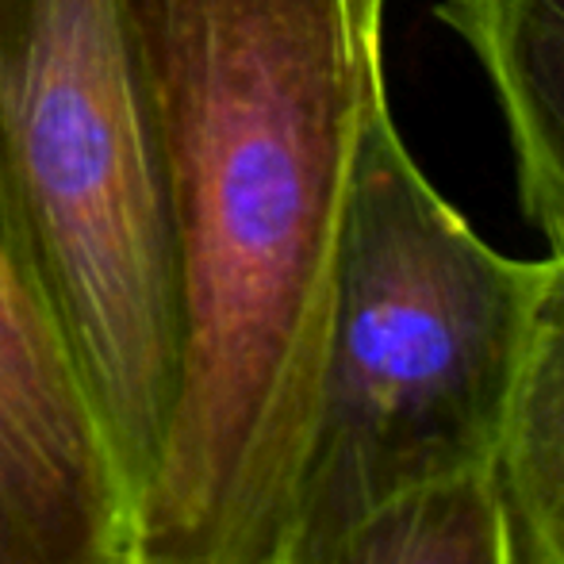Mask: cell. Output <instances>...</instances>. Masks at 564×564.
Wrapping results in <instances>:
<instances>
[{
	"label": "cell",
	"instance_id": "cell-6",
	"mask_svg": "<svg viewBox=\"0 0 564 564\" xmlns=\"http://www.w3.org/2000/svg\"><path fill=\"white\" fill-rule=\"evenodd\" d=\"M496 491L519 564H564V253L542 261L496 453Z\"/></svg>",
	"mask_w": 564,
	"mask_h": 564
},
{
	"label": "cell",
	"instance_id": "cell-8",
	"mask_svg": "<svg viewBox=\"0 0 564 564\" xmlns=\"http://www.w3.org/2000/svg\"><path fill=\"white\" fill-rule=\"evenodd\" d=\"M365 8H369V12H377L380 15V8H384V0H361Z\"/></svg>",
	"mask_w": 564,
	"mask_h": 564
},
{
	"label": "cell",
	"instance_id": "cell-5",
	"mask_svg": "<svg viewBox=\"0 0 564 564\" xmlns=\"http://www.w3.org/2000/svg\"><path fill=\"white\" fill-rule=\"evenodd\" d=\"M503 112L527 219L564 253V0H442Z\"/></svg>",
	"mask_w": 564,
	"mask_h": 564
},
{
	"label": "cell",
	"instance_id": "cell-7",
	"mask_svg": "<svg viewBox=\"0 0 564 564\" xmlns=\"http://www.w3.org/2000/svg\"><path fill=\"white\" fill-rule=\"evenodd\" d=\"M273 564H519L496 473L408 491L319 534H292Z\"/></svg>",
	"mask_w": 564,
	"mask_h": 564
},
{
	"label": "cell",
	"instance_id": "cell-4",
	"mask_svg": "<svg viewBox=\"0 0 564 564\" xmlns=\"http://www.w3.org/2000/svg\"><path fill=\"white\" fill-rule=\"evenodd\" d=\"M139 499L0 216V564H134Z\"/></svg>",
	"mask_w": 564,
	"mask_h": 564
},
{
	"label": "cell",
	"instance_id": "cell-1",
	"mask_svg": "<svg viewBox=\"0 0 564 564\" xmlns=\"http://www.w3.org/2000/svg\"><path fill=\"white\" fill-rule=\"evenodd\" d=\"M177 258V395L134 564H273L319 408L338 235L384 93L361 0H119Z\"/></svg>",
	"mask_w": 564,
	"mask_h": 564
},
{
	"label": "cell",
	"instance_id": "cell-2",
	"mask_svg": "<svg viewBox=\"0 0 564 564\" xmlns=\"http://www.w3.org/2000/svg\"><path fill=\"white\" fill-rule=\"evenodd\" d=\"M542 261L491 250L411 162L380 93L357 134L292 534L496 473Z\"/></svg>",
	"mask_w": 564,
	"mask_h": 564
},
{
	"label": "cell",
	"instance_id": "cell-3",
	"mask_svg": "<svg viewBox=\"0 0 564 564\" xmlns=\"http://www.w3.org/2000/svg\"><path fill=\"white\" fill-rule=\"evenodd\" d=\"M0 216L142 499L177 395V258L119 0H0Z\"/></svg>",
	"mask_w": 564,
	"mask_h": 564
}]
</instances>
